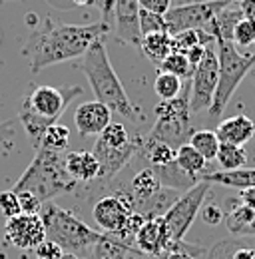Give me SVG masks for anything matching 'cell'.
<instances>
[{"mask_svg": "<svg viewBox=\"0 0 255 259\" xmlns=\"http://www.w3.org/2000/svg\"><path fill=\"white\" fill-rule=\"evenodd\" d=\"M140 28H142V38L148 34L167 32V24H165V18L161 14L148 12L142 8H140Z\"/></svg>", "mask_w": 255, "mask_h": 259, "instance_id": "cell-36", "label": "cell"}, {"mask_svg": "<svg viewBox=\"0 0 255 259\" xmlns=\"http://www.w3.org/2000/svg\"><path fill=\"white\" fill-rule=\"evenodd\" d=\"M70 144V130L62 126V124H52L50 128L44 132V138L40 142V148H46V150H52V152H60L68 148Z\"/></svg>", "mask_w": 255, "mask_h": 259, "instance_id": "cell-33", "label": "cell"}, {"mask_svg": "<svg viewBox=\"0 0 255 259\" xmlns=\"http://www.w3.org/2000/svg\"><path fill=\"white\" fill-rule=\"evenodd\" d=\"M227 4L225 0H207V2H190L182 6H172L163 18L167 24V32L172 36L184 32V30H193V28H207L209 22L216 18V14L223 10Z\"/></svg>", "mask_w": 255, "mask_h": 259, "instance_id": "cell-11", "label": "cell"}, {"mask_svg": "<svg viewBox=\"0 0 255 259\" xmlns=\"http://www.w3.org/2000/svg\"><path fill=\"white\" fill-rule=\"evenodd\" d=\"M184 82L182 78L169 74V72H159L156 82H154V92L158 94V98L163 102V100H174L176 96H180L182 88H184Z\"/></svg>", "mask_w": 255, "mask_h": 259, "instance_id": "cell-32", "label": "cell"}, {"mask_svg": "<svg viewBox=\"0 0 255 259\" xmlns=\"http://www.w3.org/2000/svg\"><path fill=\"white\" fill-rule=\"evenodd\" d=\"M112 32V24L98 20L90 24H58L46 18L44 24L32 30L22 56L30 58V72L40 74L44 68L82 58L96 40L106 38Z\"/></svg>", "mask_w": 255, "mask_h": 259, "instance_id": "cell-1", "label": "cell"}, {"mask_svg": "<svg viewBox=\"0 0 255 259\" xmlns=\"http://www.w3.org/2000/svg\"><path fill=\"white\" fill-rule=\"evenodd\" d=\"M191 114L209 110L220 80V60H218V48L216 40L205 46L203 60L195 66L191 74Z\"/></svg>", "mask_w": 255, "mask_h": 259, "instance_id": "cell-10", "label": "cell"}, {"mask_svg": "<svg viewBox=\"0 0 255 259\" xmlns=\"http://www.w3.org/2000/svg\"><path fill=\"white\" fill-rule=\"evenodd\" d=\"M138 4H140V8L142 10H148V12H156V14H165L172 6H174V2L172 0H138Z\"/></svg>", "mask_w": 255, "mask_h": 259, "instance_id": "cell-41", "label": "cell"}, {"mask_svg": "<svg viewBox=\"0 0 255 259\" xmlns=\"http://www.w3.org/2000/svg\"><path fill=\"white\" fill-rule=\"evenodd\" d=\"M199 182L207 184H222L227 188H253L255 186V167H237V169H220V171H203Z\"/></svg>", "mask_w": 255, "mask_h": 259, "instance_id": "cell-21", "label": "cell"}, {"mask_svg": "<svg viewBox=\"0 0 255 259\" xmlns=\"http://www.w3.org/2000/svg\"><path fill=\"white\" fill-rule=\"evenodd\" d=\"M132 211L134 209L128 203L126 197L120 192H114V194H108L96 199L94 207H92V218L102 233L120 235L126 226L128 218L132 215Z\"/></svg>", "mask_w": 255, "mask_h": 259, "instance_id": "cell-13", "label": "cell"}, {"mask_svg": "<svg viewBox=\"0 0 255 259\" xmlns=\"http://www.w3.org/2000/svg\"><path fill=\"white\" fill-rule=\"evenodd\" d=\"M241 18H243V14H241V10H239V6H237V0H235V2L227 4L223 10H220V12L216 14V18L209 22V26H207L205 30L211 34L214 38H223V40H229V42H231V38H233V28H235V24H237Z\"/></svg>", "mask_w": 255, "mask_h": 259, "instance_id": "cell-22", "label": "cell"}, {"mask_svg": "<svg viewBox=\"0 0 255 259\" xmlns=\"http://www.w3.org/2000/svg\"><path fill=\"white\" fill-rule=\"evenodd\" d=\"M218 48V60H220V80L214 102L209 106V116L220 118L223 110L227 108L231 96L243 82V78L255 68V50L253 52H239V48L223 38H214Z\"/></svg>", "mask_w": 255, "mask_h": 259, "instance_id": "cell-5", "label": "cell"}, {"mask_svg": "<svg viewBox=\"0 0 255 259\" xmlns=\"http://www.w3.org/2000/svg\"><path fill=\"white\" fill-rule=\"evenodd\" d=\"M14 122L12 120H6V122H0V144H4V148H12V142H14Z\"/></svg>", "mask_w": 255, "mask_h": 259, "instance_id": "cell-42", "label": "cell"}, {"mask_svg": "<svg viewBox=\"0 0 255 259\" xmlns=\"http://www.w3.org/2000/svg\"><path fill=\"white\" fill-rule=\"evenodd\" d=\"M34 253H36V259H62V255H64L62 247H60L58 243L50 241V239H44V241L34 249Z\"/></svg>", "mask_w": 255, "mask_h": 259, "instance_id": "cell-38", "label": "cell"}, {"mask_svg": "<svg viewBox=\"0 0 255 259\" xmlns=\"http://www.w3.org/2000/svg\"><path fill=\"white\" fill-rule=\"evenodd\" d=\"M38 213L44 222L46 239L58 243L64 253H74L80 259L92 255V247L100 239L102 231H96L90 226H86L72 211L56 205L54 201L42 203Z\"/></svg>", "mask_w": 255, "mask_h": 259, "instance_id": "cell-4", "label": "cell"}, {"mask_svg": "<svg viewBox=\"0 0 255 259\" xmlns=\"http://www.w3.org/2000/svg\"><path fill=\"white\" fill-rule=\"evenodd\" d=\"M231 259H255V249L253 247H239L233 251Z\"/></svg>", "mask_w": 255, "mask_h": 259, "instance_id": "cell-46", "label": "cell"}, {"mask_svg": "<svg viewBox=\"0 0 255 259\" xmlns=\"http://www.w3.org/2000/svg\"><path fill=\"white\" fill-rule=\"evenodd\" d=\"M92 259H130V257H146L142 251H138L134 245L118 239L110 233H100V239L92 247Z\"/></svg>", "mask_w": 255, "mask_h": 259, "instance_id": "cell-20", "label": "cell"}, {"mask_svg": "<svg viewBox=\"0 0 255 259\" xmlns=\"http://www.w3.org/2000/svg\"><path fill=\"white\" fill-rule=\"evenodd\" d=\"M4 239L24 251L36 249L46 239V229L40 213H18L4 224Z\"/></svg>", "mask_w": 255, "mask_h": 259, "instance_id": "cell-12", "label": "cell"}, {"mask_svg": "<svg viewBox=\"0 0 255 259\" xmlns=\"http://www.w3.org/2000/svg\"><path fill=\"white\" fill-rule=\"evenodd\" d=\"M188 144L205 158V162H211V160H216L222 142H220L216 130H197L190 136Z\"/></svg>", "mask_w": 255, "mask_h": 259, "instance_id": "cell-26", "label": "cell"}, {"mask_svg": "<svg viewBox=\"0 0 255 259\" xmlns=\"http://www.w3.org/2000/svg\"><path fill=\"white\" fill-rule=\"evenodd\" d=\"M159 72H169L182 80H190L193 74V66L190 64L188 56L184 52H172L161 64H159Z\"/></svg>", "mask_w": 255, "mask_h": 259, "instance_id": "cell-34", "label": "cell"}, {"mask_svg": "<svg viewBox=\"0 0 255 259\" xmlns=\"http://www.w3.org/2000/svg\"><path fill=\"white\" fill-rule=\"evenodd\" d=\"M144 156L148 158V163L150 167H156V165H167V163H174L176 162V148L163 144V142H158V140H144L142 148Z\"/></svg>", "mask_w": 255, "mask_h": 259, "instance_id": "cell-27", "label": "cell"}, {"mask_svg": "<svg viewBox=\"0 0 255 259\" xmlns=\"http://www.w3.org/2000/svg\"><path fill=\"white\" fill-rule=\"evenodd\" d=\"M209 186L211 184H207V182H197L193 188L180 195L176 199V203L161 215L163 224L167 227V233H169V241H172L169 247L174 243L184 241L191 224L195 222L197 213L201 211V205L205 203V197L209 194ZM169 247H167V251H169Z\"/></svg>", "mask_w": 255, "mask_h": 259, "instance_id": "cell-8", "label": "cell"}, {"mask_svg": "<svg viewBox=\"0 0 255 259\" xmlns=\"http://www.w3.org/2000/svg\"><path fill=\"white\" fill-rule=\"evenodd\" d=\"M225 2H235V0H225Z\"/></svg>", "mask_w": 255, "mask_h": 259, "instance_id": "cell-54", "label": "cell"}, {"mask_svg": "<svg viewBox=\"0 0 255 259\" xmlns=\"http://www.w3.org/2000/svg\"><path fill=\"white\" fill-rule=\"evenodd\" d=\"M110 122H112V110L98 100L80 104L74 114V124L82 138L100 136Z\"/></svg>", "mask_w": 255, "mask_h": 259, "instance_id": "cell-16", "label": "cell"}, {"mask_svg": "<svg viewBox=\"0 0 255 259\" xmlns=\"http://www.w3.org/2000/svg\"><path fill=\"white\" fill-rule=\"evenodd\" d=\"M120 194L126 197L134 211L146 215V220H152V218H161L184 192L163 188L156 178L154 169L148 165L142 167L130 180L128 186H120Z\"/></svg>", "mask_w": 255, "mask_h": 259, "instance_id": "cell-7", "label": "cell"}, {"mask_svg": "<svg viewBox=\"0 0 255 259\" xmlns=\"http://www.w3.org/2000/svg\"><path fill=\"white\" fill-rule=\"evenodd\" d=\"M114 32L116 40L130 46H142L140 28V4L138 0H116L114 4Z\"/></svg>", "mask_w": 255, "mask_h": 259, "instance_id": "cell-14", "label": "cell"}, {"mask_svg": "<svg viewBox=\"0 0 255 259\" xmlns=\"http://www.w3.org/2000/svg\"><path fill=\"white\" fill-rule=\"evenodd\" d=\"M207 46V44H205ZM205 46H195V48H191L186 52V56H188V60H190V64L193 66V70H195V66L199 64L201 60H203V54H205Z\"/></svg>", "mask_w": 255, "mask_h": 259, "instance_id": "cell-44", "label": "cell"}, {"mask_svg": "<svg viewBox=\"0 0 255 259\" xmlns=\"http://www.w3.org/2000/svg\"><path fill=\"white\" fill-rule=\"evenodd\" d=\"M62 259H80L78 255H74V253H64Z\"/></svg>", "mask_w": 255, "mask_h": 259, "instance_id": "cell-52", "label": "cell"}, {"mask_svg": "<svg viewBox=\"0 0 255 259\" xmlns=\"http://www.w3.org/2000/svg\"><path fill=\"white\" fill-rule=\"evenodd\" d=\"M174 2V6H182V4H190L191 0H172Z\"/></svg>", "mask_w": 255, "mask_h": 259, "instance_id": "cell-51", "label": "cell"}, {"mask_svg": "<svg viewBox=\"0 0 255 259\" xmlns=\"http://www.w3.org/2000/svg\"><path fill=\"white\" fill-rule=\"evenodd\" d=\"M0 213L4 215V220H10V218L22 213L18 195H16L14 190H4V192H0Z\"/></svg>", "mask_w": 255, "mask_h": 259, "instance_id": "cell-37", "label": "cell"}, {"mask_svg": "<svg viewBox=\"0 0 255 259\" xmlns=\"http://www.w3.org/2000/svg\"><path fill=\"white\" fill-rule=\"evenodd\" d=\"M191 80L184 82V88L180 96L174 100H163L159 102L154 110L156 114V124L150 132L148 138L163 142L172 148H180L188 144L190 136L195 132L191 128Z\"/></svg>", "mask_w": 255, "mask_h": 259, "instance_id": "cell-6", "label": "cell"}, {"mask_svg": "<svg viewBox=\"0 0 255 259\" xmlns=\"http://www.w3.org/2000/svg\"><path fill=\"white\" fill-rule=\"evenodd\" d=\"M214 42V36L205 28H193V30H184V32L174 36V52H188L195 46H205Z\"/></svg>", "mask_w": 255, "mask_h": 259, "instance_id": "cell-29", "label": "cell"}, {"mask_svg": "<svg viewBox=\"0 0 255 259\" xmlns=\"http://www.w3.org/2000/svg\"><path fill=\"white\" fill-rule=\"evenodd\" d=\"M169 259H193V255L188 253V251H172Z\"/></svg>", "mask_w": 255, "mask_h": 259, "instance_id": "cell-47", "label": "cell"}, {"mask_svg": "<svg viewBox=\"0 0 255 259\" xmlns=\"http://www.w3.org/2000/svg\"><path fill=\"white\" fill-rule=\"evenodd\" d=\"M231 42L237 46V48H251L255 44V20H247V18H241L235 28H233V38Z\"/></svg>", "mask_w": 255, "mask_h": 259, "instance_id": "cell-35", "label": "cell"}, {"mask_svg": "<svg viewBox=\"0 0 255 259\" xmlns=\"http://www.w3.org/2000/svg\"><path fill=\"white\" fill-rule=\"evenodd\" d=\"M72 6H94L96 0H70Z\"/></svg>", "mask_w": 255, "mask_h": 259, "instance_id": "cell-48", "label": "cell"}, {"mask_svg": "<svg viewBox=\"0 0 255 259\" xmlns=\"http://www.w3.org/2000/svg\"><path fill=\"white\" fill-rule=\"evenodd\" d=\"M0 2H4V0H0Z\"/></svg>", "mask_w": 255, "mask_h": 259, "instance_id": "cell-55", "label": "cell"}, {"mask_svg": "<svg viewBox=\"0 0 255 259\" xmlns=\"http://www.w3.org/2000/svg\"><path fill=\"white\" fill-rule=\"evenodd\" d=\"M82 94V86H66V88H56V86H36L28 96L22 100V108L30 110L38 118L48 122L50 126L60 120L66 108L74 98Z\"/></svg>", "mask_w": 255, "mask_h": 259, "instance_id": "cell-9", "label": "cell"}, {"mask_svg": "<svg viewBox=\"0 0 255 259\" xmlns=\"http://www.w3.org/2000/svg\"><path fill=\"white\" fill-rule=\"evenodd\" d=\"M142 144H144V140L140 136H138V140L134 144H130L126 148H108V146L96 142L92 154L100 162V178H98V182H110L112 178H116L128 165V162L132 160V156L142 148Z\"/></svg>", "mask_w": 255, "mask_h": 259, "instance_id": "cell-15", "label": "cell"}, {"mask_svg": "<svg viewBox=\"0 0 255 259\" xmlns=\"http://www.w3.org/2000/svg\"><path fill=\"white\" fill-rule=\"evenodd\" d=\"M76 188H78V182H74L66 171L64 154L46 150V148H36L30 165L16 180L12 190L30 192L42 203H46L58 195L76 192Z\"/></svg>", "mask_w": 255, "mask_h": 259, "instance_id": "cell-3", "label": "cell"}, {"mask_svg": "<svg viewBox=\"0 0 255 259\" xmlns=\"http://www.w3.org/2000/svg\"><path fill=\"white\" fill-rule=\"evenodd\" d=\"M176 163L180 165L182 171H186L188 176L195 178L197 182H199V176H201V174L205 171V167H207L205 158H203L199 152H195V148H191L190 144H184V146H180V148L176 150Z\"/></svg>", "mask_w": 255, "mask_h": 259, "instance_id": "cell-25", "label": "cell"}, {"mask_svg": "<svg viewBox=\"0 0 255 259\" xmlns=\"http://www.w3.org/2000/svg\"><path fill=\"white\" fill-rule=\"evenodd\" d=\"M216 134L222 144H233V146H245L255 136V124L247 116H231L220 122Z\"/></svg>", "mask_w": 255, "mask_h": 259, "instance_id": "cell-19", "label": "cell"}, {"mask_svg": "<svg viewBox=\"0 0 255 259\" xmlns=\"http://www.w3.org/2000/svg\"><path fill=\"white\" fill-rule=\"evenodd\" d=\"M146 259H169V253L163 251V253H158V255H146Z\"/></svg>", "mask_w": 255, "mask_h": 259, "instance_id": "cell-49", "label": "cell"}, {"mask_svg": "<svg viewBox=\"0 0 255 259\" xmlns=\"http://www.w3.org/2000/svg\"><path fill=\"white\" fill-rule=\"evenodd\" d=\"M169 233L167 227L163 224V218H152L146 220V224L138 231L136 239H134V247L138 251H142L144 255H158L167 251L169 247Z\"/></svg>", "mask_w": 255, "mask_h": 259, "instance_id": "cell-17", "label": "cell"}, {"mask_svg": "<svg viewBox=\"0 0 255 259\" xmlns=\"http://www.w3.org/2000/svg\"><path fill=\"white\" fill-rule=\"evenodd\" d=\"M239 203L255 211V186L253 188H245V190L239 192Z\"/></svg>", "mask_w": 255, "mask_h": 259, "instance_id": "cell-43", "label": "cell"}, {"mask_svg": "<svg viewBox=\"0 0 255 259\" xmlns=\"http://www.w3.org/2000/svg\"><path fill=\"white\" fill-rule=\"evenodd\" d=\"M243 235H255V218H253V222L249 224V227L245 229V233Z\"/></svg>", "mask_w": 255, "mask_h": 259, "instance_id": "cell-50", "label": "cell"}, {"mask_svg": "<svg viewBox=\"0 0 255 259\" xmlns=\"http://www.w3.org/2000/svg\"><path fill=\"white\" fill-rule=\"evenodd\" d=\"M255 211L245 207V205H233L229 213H225V224H227V229L233 233V235H243L245 229L249 227V224L253 222Z\"/></svg>", "mask_w": 255, "mask_h": 259, "instance_id": "cell-31", "label": "cell"}, {"mask_svg": "<svg viewBox=\"0 0 255 259\" xmlns=\"http://www.w3.org/2000/svg\"><path fill=\"white\" fill-rule=\"evenodd\" d=\"M78 68L88 78V84H90L98 102L108 106L112 110V114H118V116L126 118L130 122L136 120L138 110L132 104V100L124 90V84L120 82L114 66L110 62L104 38L96 40L94 44L88 48V52L80 58Z\"/></svg>", "mask_w": 255, "mask_h": 259, "instance_id": "cell-2", "label": "cell"}, {"mask_svg": "<svg viewBox=\"0 0 255 259\" xmlns=\"http://www.w3.org/2000/svg\"><path fill=\"white\" fill-rule=\"evenodd\" d=\"M201 220L207 224V226H220L223 220H225V211H222V207L218 203H207V205H201Z\"/></svg>", "mask_w": 255, "mask_h": 259, "instance_id": "cell-39", "label": "cell"}, {"mask_svg": "<svg viewBox=\"0 0 255 259\" xmlns=\"http://www.w3.org/2000/svg\"><path fill=\"white\" fill-rule=\"evenodd\" d=\"M152 169H154L156 178L163 188H172V190H178V192H188L190 188H193L197 184V180L188 176L186 171H182L176 162L167 163V165H156Z\"/></svg>", "mask_w": 255, "mask_h": 259, "instance_id": "cell-24", "label": "cell"}, {"mask_svg": "<svg viewBox=\"0 0 255 259\" xmlns=\"http://www.w3.org/2000/svg\"><path fill=\"white\" fill-rule=\"evenodd\" d=\"M191 2H207V0H191Z\"/></svg>", "mask_w": 255, "mask_h": 259, "instance_id": "cell-53", "label": "cell"}, {"mask_svg": "<svg viewBox=\"0 0 255 259\" xmlns=\"http://www.w3.org/2000/svg\"><path fill=\"white\" fill-rule=\"evenodd\" d=\"M136 140H138V136H130V132L122 122H110L100 136H96V142H100L108 148H126L130 144H134Z\"/></svg>", "mask_w": 255, "mask_h": 259, "instance_id": "cell-28", "label": "cell"}, {"mask_svg": "<svg viewBox=\"0 0 255 259\" xmlns=\"http://www.w3.org/2000/svg\"><path fill=\"white\" fill-rule=\"evenodd\" d=\"M66 171L78 184H92L100 178V162L92 152H68L64 156Z\"/></svg>", "mask_w": 255, "mask_h": 259, "instance_id": "cell-18", "label": "cell"}, {"mask_svg": "<svg viewBox=\"0 0 255 259\" xmlns=\"http://www.w3.org/2000/svg\"><path fill=\"white\" fill-rule=\"evenodd\" d=\"M237 6L243 14V18L255 20V0H237Z\"/></svg>", "mask_w": 255, "mask_h": 259, "instance_id": "cell-45", "label": "cell"}, {"mask_svg": "<svg viewBox=\"0 0 255 259\" xmlns=\"http://www.w3.org/2000/svg\"><path fill=\"white\" fill-rule=\"evenodd\" d=\"M216 160L220 162L222 169H237L245 167L247 163V152L243 146H233V144H220Z\"/></svg>", "mask_w": 255, "mask_h": 259, "instance_id": "cell-30", "label": "cell"}, {"mask_svg": "<svg viewBox=\"0 0 255 259\" xmlns=\"http://www.w3.org/2000/svg\"><path fill=\"white\" fill-rule=\"evenodd\" d=\"M18 201H20V209L22 213H38L42 207V201L30 192H16Z\"/></svg>", "mask_w": 255, "mask_h": 259, "instance_id": "cell-40", "label": "cell"}, {"mask_svg": "<svg viewBox=\"0 0 255 259\" xmlns=\"http://www.w3.org/2000/svg\"><path fill=\"white\" fill-rule=\"evenodd\" d=\"M142 52L150 62L159 66L172 52H174V36L169 32L148 34L142 38Z\"/></svg>", "mask_w": 255, "mask_h": 259, "instance_id": "cell-23", "label": "cell"}]
</instances>
